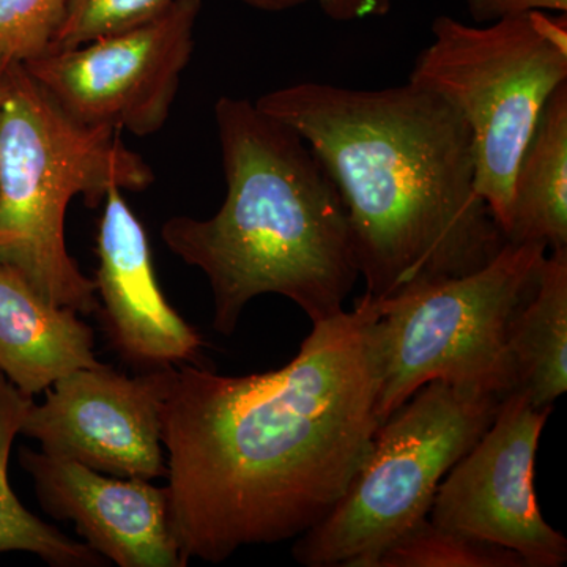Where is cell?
<instances>
[{
  "mask_svg": "<svg viewBox=\"0 0 567 567\" xmlns=\"http://www.w3.org/2000/svg\"><path fill=\"white\" fill-rule=\"evenodd\" d=\"M379 316L364 293L312 323L292 360L262 374L174 365L162 442L186 565L300 537L330 514L382 424Z\"/></svg>",
  "mask_w": 567,
  "mask_h": 567,
  "instance_id": "1",
  "label": "cell"
},
{
  "mask_svg": "<svg viewBox=\"0 0 567 567\" xmlns=\"http://www.w3.org/2000/svg\"><path fill=\"white\" fill-rule=\"evenodd\" d=\"M256 106L300 134L333 178L369 297L473 274L506 244L477 193L468 125L436 93L309 81Z\"/></svg>",
  "mask_w": 567,
  "mask_h": 567,
  "instance_id": "2",
  "label": "cell"
},
{
  "mask_svg": "<svg viewBox=\"0 0 567 567\" xmlns=\"http://www.w3.org/2000/svg\"><path fill=\"white\" fill-rule=\"evenodd\" d=\"M226 199L207 219L174 216L164 245L210 282L218 333L233 336L254 298L293 301L312 323L344 311L360 278L338 186L286 123L249 100L215 104Z\"/></svg>",
  "mask_w": 567,
  "mask_h": 567,
  "instance_id": "3",
  "label": "cell"
},
{
  "mask_svg": "<svg viewBox=\"0 0 567 567\" xmlns=\"http://www.w3.org/2000/svg\"><path fill=\"white\" fill-rule=\"evenodd\" d=\"M121 134L74 121L22 63H10L0 107V264L78 315L99 311V297L66 249L71 200L95 208L111 189L144 192L155 182Z\"/></svg>",
  "mask_w": 567,
  "mask_h": 567,
  "instance_id": "4",
  "label": "cell"
},
{
  "mask_svg": "<svg viewBox=\"0 0 567 567\" xmlns=\"http://www.w3.org/2000/svg\"><path fill=\"white\" fill-rule=\"evenodd\" d=\"M431 33L409 82L442 96L468 125L477 193L506 237L518 162L551 93L567 82L566 13L477 25L440 14Z\"/></svg>",
  "mask_w": 567,
  "mask_h": 567,
  "instance_id": "5",
  "label": "cell"
},
{
  "mask_svg": "<svg viewBox=\"0 0 567 567\" xmlns=\"http://www.w3.org/2000/svg\"><path fill=\"white\" fill-rule=\"evenodd\" d=\"M505 395L431 382L377 429L352 483L322 522L298 537L308 567H374L379 555L431 513L450 470L486 432Z\"/></svg>",
  "mask_w": 567,
  "mask_h": 567,
  "instance_id": "6",
  "label": "cell"
},
{
  "mask_svg": "<svg viewBox=\"0 0 567 567\" xmlns=\"http://www.w3.org/2000/svg\"><path fill=\"white\" fill-rule=\"evenodd\" d=\"M547 254L543 241H506L473 274L375 298L380 423L436 380L499 395L516 390L507 331L535 289Z\"/></svg>",
  "mask_w": 567,
  "mask_h": 567,
  "instance_id": "7",
  "label": "cell"
},
{
  "mask_svg": "<svg viewBox=\"0 0 567 567\" xmlns=\"http://www.w3.org/2000/svg\"><path fill=\"white\" fill-rule=\"evenodd\" d=\"M200 9L203 0H175L134 28L22 65L74 121L151 136L169 121Z\"/></svg>",
  "mask_w": 567,
  "mask_h": 567,
  "instance_id": "8",
  "label": "cell"
},
{
  "mask_svg": "<svg viewBox=\"0 0 567 567\" xmlns=\"http://www.w3.org/2000/svg\"><path fill=\"white\" fill-rule=\"evenodd\" d=\"M551 409H537L524 391L506 394L440 484L429 520L509 548L525 567L565 565L566 537L544 520L535 491L537 446Z\"/></svg>",
  "mask_w": 567,
  "mask_h": 567,
  "instance_id": "9",
  "label": "cell"
},
{
  "mask_svg": "<svg viewBox=\"0 0 567 567\" xmlns=\"http://www.w3.org/2000/svg\"><path fill=\"white\" fill-rule=\"evenodd\" d=\"M174 365L126 377L106 364L76 369L32 402L20 435L41 451L118 477H166L162 410Z\"/></svg>",
  "mask_w": 567,
  "mask_h": 567,
  "instance_id": "10",
  "label": "cell"
},
{
  "mask_svg": "<svg viewBox=\"0 0 567 567\" xmlns=\"http://www.w3.org/2000/svg\"><path fill=\"white\" fill-rule=\"evenodd\" d=\"M40 506L73 522L82 543L121 567H185L171 527L166 486L96 470L22 447Z\"/></svg>",
  "mask_w": 567,
  "mask_h": 567,
  "instance_id": "11",
  "label": "cell"
},
{
  "mask_svg": "<svg viewBox=\"0 0 567 567\" xmlns=\"http://www.w3.org/2000/svg\"><path fill=\"white\" fill-rule=\"evenodd\" d=\"M96 233L95 281L103 328L126 363L159 369L196 360L200 334L167 303L147 233L126 204L122 189H111Z\"/></svg>",
  "mask_w": 567,
  "mask_h": 567,
  "instance_id": "12",
  "label": "cell"
},
{
  "mask_svg": "<svg viewBox=\"0 0 567 567\" xmlns=\"http://www.w3.org/2000/svg\"><path fill=\"white\" fill-rule=\"evenodd\" d=\"M96 364L95 334L78 312L48 303L0 264V372L33 398L61 377Z\"/></svg>",
  "mask_w": 567,
  "mask_h": 567,
  "instance_id": "13",
  "label": "cell"
},
{
  "mask_svg": "<svg viewBox=\"0 0 567 567\" xmlns=\"http://www.w3.org/2000/svg\"><path fill=\"white\" fill-rule=\"evenodd\" d=\"M516 390L537 409L554 406L567 390V248L548 251L533 292L507 331Z\"/></svg>",
  "mask_w": 567,
  "mask_h": 567,
  "instance_id": "14",
  "label": "cell"
},
{
  "mask_svg": "<svg viewBox=\"0 0 567 567\" xmlns=\"http://www.w3.org/2000/svg\"><path fill=\"white\" fill-rule=\"evenodd\" d=\"M506 240L567 248V82L551 93L518 162Z\"/></svg>",
  "mask_w": 567,
  "mask_h": 567,
  "instance_id": "15",
  "label": "cell"
},
{
  "mask_svg": "<svg viewBox=\"0 0 567 567\" xmlns=\"http://www.w3.org/2000/svg\"><path fill=\"white\" fill-rule=\"evenodd\" d=\"M33 398L0 372V555L25 551L54 567H102L106 559L85 543L44 524L25 509L9 481L11 447Z\"/></svg>",
  "mask_w": 567,
  "mask_h": 567,
  "instance_id": "16",
  "label": "cell"
},
{
  "mask_svg": "<svg viewBox=\"0 0 567 567\" xmlns=\"http://www.w3.org/2000/svg\"><path fill=\"white\" fill-rule=\"evenodd\" d=\"M374 567H525L509 548L476 539L434 522H420L386 547Z\"/></svg>",
  "mask_w": 567,
  "mask_h": 567,
  "instance_id": "17",
  "label": "cell"
},
{
  "mask_svg": "<svg viewBox=\"0 0 567 567\" xmlns=\"http://www.w3.org/2000/svg\"><path fill=\"white\" fill-rule=\"evenodd\" d=\"M175 0H69L50 51L73 50L158 17ZM48 51V52H50Z\"/></svg>",
  "mask_w": 567,
  "mask_h": 567,
  "instance_id": "18",
  "label": "cell"
},
{
  "mask_svg": "<svg viewBox=\"0 0 567 567\" xmlns=\"http://www.w3.org/2000/svg\"><path fill=\"white\" fill-rule=\"evenodd\" d=\"M69 0H0V58L25 63L51 50Z\"/></svg>",
  "mask_w": 567,
  "mask_h": 567,
  "instance_id": "19",
  "label": "cell"
},
{
  "mask_svg": "<svg viewBox=\"0 0 567 567\" xmlns=\"http://www.w3.org/2000/svg\"><path fill=\"white\" fill-rule=\"evenodd\" d=\"M256 10L286 11L303 6L308 0H241ZM398 0H316L320 11L331 21L352 22L386 17Z\"/></svg>",
  "mask_w": 567,
  "mask_h": 567,
  "instance_id": "20",
  "label": "cell"
},
{
  "mask_svg": "<svg viewBox=\"0 0 567 567\" xmlns=\"http://www.w3.org/2000/svg\"><path fill=\"white\" fill-rule=\"evenodd\" d=\"M465 6L476 24H491L535 11L567 13V0H465Z\"/></svg>",
  "mask_w": 567,
  "mask_h": 567,
  "instance_id": "21",
  "label": "cell"
},
{
  "mask_svg": "<svg viewBox=\"0 0 567 567\" xmlns=\"http://www.w3.org/2000/svg\"><path fill=\"white\" fill-rule=\"evenodd\" d=\"M10 63L7 59L0 58V107L6 99L7 85H9Z\"/></svg>",
  "mask_w": 567,
  "mask_h": 567,
  "instance_id": "22",
  "label": "cell"
}]
</instances>
